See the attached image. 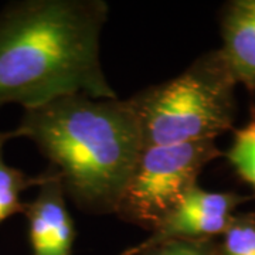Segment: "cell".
Wrapping results in <instances>:
<instances>
[{
	"mask_svg": "<svg viewBox=\"0 0 255 255\" xmlns=\"http://www.w3.org/2000/svg\"><path fill=\"white\" fill-rule=\"evenodd\" d=\"M220 48L237 84L255 91V0H233L221 14Z\"/></svg>",
	"mask_w": 255,
	"mask_h": 255,
	"instance_id": "cell-7",
	"label": "cell"
},
{
	"mask_svg": "<svg viewBox=\"0 0 255 255\" xmlns=\"http://www.w3.org/2000/svg\"><path fill=\"white\" fill-rule=\"evenodd\" d=\"M104 0H21L0 11V110L85 94L117 98L101 64Z\"/></svg>",
	"mask_w": 255,
	"mask_h": 255,
	"instance_id": "cell-1",
	"label": "cell"
},
{
	"mask_svg": "<svg viewBox=\"0 0 255 255\" xmlns=\"http://www.w3.org/2000/svg\"><path fill=\"white\" fill-rule=\"evenodd\" d=\"M237 85L221 51L213 50L172 80L130 97L142 147L216 140L231 130Z\"/></svg>",
	"mask_w": 255,
	"mask_h": 255,
	"instance_id": "cell-3",
	"label": "cell"
},
{
	"mask_svg": "<svg viewBox=\"0 0 255 255\" xmlns=\"http://www.w3.org/2000/svg\"><path fill=\"white\" fill-rule=\"evenodd\" d=\"M13 130L37 146L81 211L117 213L143 149L129 98L61 97L24 110Z\"/></svg>",
	"mask_w": 255,
	"mask_h": 255,
	"instance_id": "cell-2",
	"label": "cell"
},
{
	"mask_svg": "<svg viewBox=\"0 0 255 255\" xmlns=\"http://www.w3.org/2000/svg\"><path fill=\"white\" fill-rule=\"evenodd\" d=\"M44 180L36 197L26 203L31 255H74L75 228L67 207V196L53 169L43 172Z\"/></svg>",
	"mask_w": 255,
	"mask_h": 255,
	"instance_id": "cell-6",
	"label": "cell"
},
{
	"mask_svg": "<svg viewBox=\"0 0 255 255\" xmlns=\"http://www.w3.org/2000/svg\"><path fill=\"white\" fill-rule=\"evenodd\" d=\"M220 255H255V213H236L219 244Z\"/></svg>",
	"mask_w": 255,
	"mask_h": 255,
	"instance_id": "cell-10",
	"label": "cell"
},
{
	"mask_svg": "<svg viewBox=\"0 0 255 255\" xmlns=\"http://www.w3.org/2000/svg\"><path fill=\"white\" fill-rule=\"evenodd\" d=\"M220 156L223 152L211 139L142 149L115 214L153 231Z\"/></svg>",
	"mask_w": 255,
	"mask_h": 255,
	"instance_id": "cell-4",
	"label": "cell"
},
{
	"mask_svg": "<svg viewBox=\"0 0 255 255\" xmlns=\"http://www.w3.org/2000/svg\"><path fill=\"white\" fill-rule=\"evenodd\" d=\"M226 156L240 177L255 190V117L234 132Z\"/></svg>",
	"mask_w": 255,
	"mask_h": 255,
	"instance_id": "cell-9",
	"label": "cell"
},
{
	"mask_svg": "<svg viewBox=\"0 0 255 255\" xmlns=\"http://www.w3.org/2000/svg\"><path fill=\"white\" fill-rule=\"evenodd\" d=\"M216 247L210 241H167L127 255H207Z\"/></svg>",
	"mask_w": 255,
	"mask_h": 255,
	"instance_id": "cell-11",
	"label": "cell"
},
{
	"mask_svg": "<svg viewBox=\"0 0 255 255\" xmlns=\"http://www.w3.org/2000/svg\"><path fill=\"white\" fill-rule=\"evenodd\" d=\"M4 145L0 146V226L11 216L23 213L26 203L21 194L31 187H38L44 180V173L30 176L6 163L3 157Z\"/></svg>",
	"mask_w": 255,
	"mask_h": 255,
	"instance_id": "cell-8",
	"label": "cell"
},
{
	"mask_svg": "<svg viewBox=\"0 0 255 255\" xmlns=\"http://www.w3.org/2000/svg\"><path fill=\"white\" fill-rule=\"evenodd\" d=\"M250 197L237 193L207 191L193 187L166 219L150 231V236L121 255L159 246L167 241H210L223 236L236 210Z\"/></svg>",
	"mask_w": 255,
	"mask_h": 255,
	"instance_id": "cell-5",
	"label": "cell"
},
{
	"mask_svg": "<svg viewBox=\"0 0 255 255\" xmlns=\"http://www.w3.org/2000/svg\"><path fill=\"white\" fill-rule=\"evenodd\" d=\"M16 136V133H14V130H7V132H0V146L1 145H6L9 140L11 139H14Z\"/></svg>",
	"mask_w": 255,
	"mask_h": 255,
	"instance_id": "cell-12",
	"label": "cell"
}]
</instances>
